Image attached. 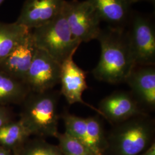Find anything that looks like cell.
Masks as SVG:
<instances>
[{
    "mask_svg": "<svg viewBox=\"0 0 155 155\" xmlns=\"http://www.w3.org/2000/svg\"><path fill=\"white\" fill-rule=\"evenodd\" d=\"M101 45L100 61L93 70L94 77L111 84L124 83L135 66L126 28L108 27L97 38Z\"/></svg>",
    "mask_w": 155,
    "mask_h": 155,
    "instance_id": "obj_1",
    "label": "cell"
},
{
    "mask_svg": "<svg viewBox=\"0 0 155 155\" xmlns=\"http://www.w3.org/2000/svg\"><path fill=\"white\" fill-rule=\"evenodd\" d=\"M106 134L102 155H138L155 141V120L149 114L114 124Z\"/></svg>",
    "mask_w": 155,
    "mask_h": 155,
    "instance_id": "obj_2",
    "label": "cell"
},
{
    "mask_svg": "<svg viewBox=\"0 0 155 155\" xmlns=\"http://www.w3.org/2000/svg\"><path fill=\"white\" fill-rule=\"evenodd\" d=\"M58 91L51 90L42 93L30 92L21 104L20 120L31 135L55 137L58 133L59 115Z\"/></svg>",
    "mask_w": 155,
    "mask_h": 155,
    "instance_id": "obj_3",
    "label": "cell"
},
{
    "mask_svg": "<svg viewBox=\"0 0 155 155\" xmlns=\"http://www.w3.org/2000/svg\"><path fill=\"white\" fill-rule=\"evenodd\" d=\"M37 48L48 53L61 64L75 54L81 43L72 36L63 13L39 28L31 31Z\"/></svg>",
    "mask_w": 155,
    "mask_h": 155,
    "instance_id": "obj_4",
    "label": "cell"
},
{
    "mask_svg": "<svg viewBox=\"0 0 155 155\" xmlns=\"http://www.w3.org/2000/svg\"><path fill=\"white\" fill-rule=\"evenodd\" d=\"M127 27L135 66H155V29L152 21L141 14L132 13Z\"/></svg>",
    "mask_w": 155,
    "mask_h": 155,
    "instance_id": "obj_5",
    "label": "cell"
},
{
    "mask_svg": "<svg viewBox=\"0 0 155 155\" xmlns=\"http://www.w3.org/2000/svg\"><path fill=\"white\" fill-rule=\"evenodd\" d=\"M63 13L72 36L81 43L97 39L101 28L100 16L86 0L65 1Z\"/></svg>",
    "mask_w": 155,
    "mask_h": 155,
    "instance_id": "obj_6",
    "label": "cell"
},
{
    "mask_svg": "<svg viewBox=\"0 0 155 155\" xmlns=\"http://www.w3.org/2000/svg\"><path fill=\"white\" fill-rule=\"evenodd\" d=\"M61 71L60 63L37 48L24 82L31 92L47 91L60 83Z\"/></svg>",
    "mask_w": 155,
    "mask_h": 155,
    "instance_id": "obj_7",
    "label": "cell"
},
{
    "mask_svg": "<svg viewBox=\"0 0 155 155\" xmlns=\"http://www.w3.org/2000/svg\"><path fill=\"white\" fill-rule=\"evenodd\" d=\"M98 109L112 125L134 117L148 114L130 91H117L101 100Z\"/></svg>",
    "mask_w": 155,
    "mask_h": 155,
    "instance_id": "obj_8",
    "label": "cell"
},
{
    "mask_svg": "<svg viewBox=\"0 0 155 155\" xmlns=\"http://www.w3.org/2000/svg\"><path fill=\"white\" fill-rule=\"evenodd\" d=\"M74 54L70 56L61 63L60 93L64 96L68 104H81L93 109L101 116L98 108L82 99L83 92L88 89L86 80V74L74 62Z\"/></svg>",
    "mask_w": 155,
    "mask_h": 155,
    "instance_id": "obj_9",
    "label": "cell"
},
{
    "mask_svg": "<svg viewBox=\"0 0 155 155\" xmlns=\"http://www.w3.org/2000/svg\"><path fill=\"white\" fill-rule=\"evenodd\" d=\"M66 0H25L16 22L30 31L54 20L61 13Z\"/></svg>",
    "mask_w": 155,
    "mask_h": 155,
    "instance_id": "obj_10",
    "label": "cell"
},
{
    "mask_svg": "<svg viewBox=\"0 0 155 155\" xmlns=\"http://www.w3.org/2000/svg\"><path fill=\"white\" fill-rule=\"evenodd\" d=\"M125 83L139 104L148 112L155 108V66H136L128 75Z\"/></svg>",
    "mask_w": 155,
    "mask_h": 155,
    "instance_id": "obj_11",
    "label": "cell"
},
{
    "mask_svg": "<svg viewBox=\"0 0 155 155\" xmlns=\"http://www.w3.org/2000/svg\"><path fill=\"white\" fill-rule=\"evenodd\" d=\"M36 50L31 31L27 36L0 63V71L25 83Z\"/></svg>",
    "mask_w": 155,
    "mask_h": 155,
    "instance_id": "obj_12",
    "label": "cell"
},
{
    "mask_svg": "<svg viewBox=\"0 0 155 155\" xmlns=\"http://www.w3.org/2000/svg\"><path fill=\"white\" fill-rule=\"evenodd\" d=\"M93 6L101 20L110 27L126 28L131 16L133 4L139 0H87Z\"/></svg>",
    "mask_w": 155,
    "mask_h": 155,
    "instance_id": "obj_13",
    "label": "cell"
},
{
    "mask_svg": "<svg viewBox=\"0 0 155 155\" xmlns=\"http://www.w3.org/2000/svg\"><path fill=\"white\" fill-rule=\"evenodd\" d=\"M30 92L25 83L0 71V105H21Z\"/></svg>",
    "mask_w": 155,
    "mask_h": 155,
    "instance_id": "obj_14",
    "label": "cell"
},
{
    "mask_svg": "<svg viewBox=\"0 0 155 155\" xmlns=\"http://www.w3.org/2000/svg\"><path fill=\"white\" fill-rule=\"evenodd\" d=\"M31 31L16 22H0V63L25 39Z\"/></svg>",
    "mask_w": 155,
    "mask_h": 155,
    "instance_id": "obj_15",
    "label": "cell"
},
{
    "mask_svg": "<svg viewBox=\"0 0 155 155\" xmlns=\"http://www.w3.org/2000/svg\"><path fill=\"white\" fill-rule=\"evenodd\" d=\"M31 136L20 120H13L0 128V145L16 151L26 143Z\"/></svg>",
    "mask_w": 155,
    "mask_h": 155,
    "instance_id": "obj_16",
    "label": "cell"
},
{
    "mask_svg": "<svg viewBox=\"0 0 155 155\" xmlns=\"http://www.w3.org/2000/svg\"><path fill=\"white\" fill-rule=\"evenodd\" d=\"M86 118V145L95 155H102L106 145V134L100 115Z\"/></svg>",
    "mask_w": 155,
    "mask_h": 155,
    "instance_id": "obj_17",
    "label": "cell"
},
{
    "mask_svg": "<svg viewBox=\"0 0 155 155\" xmlns=\"http://www.w3.org/2000/svg\"><path fill=\"white\" fill-rule=\"evenodd\" d=\"M55 137L63 155H95L87 146L66 132H58Z\"/></svg>",
    "mask_w": 155,
    "mask_h": 155,
    "instance_id": "obj_18",
    "label": "cell"
},
{
    "mask_svg": "<svg viewBox=\"0 0 155 155\" xmlns=\"http://www.w3.org/2000/svg\"><path fill=\"white\" fill-rule=\"evenodd\" d=\"M14 152L17 155H63L58 145L41 139L27 141L20 149Z\"/></svg>",
    "mask_w": 155,
    "mask_h": 155,
    "instance_id": "obj_19",
    "label": "cell"
},
{
    "mask_svg": "<svg viewBox=\"0 0 155 155\" xmlns=\"http://www.w3.org/2000/svg\"><path fill=\"white\" fill-rule=\"evenodd\" d=\"M61 117L64 123L65 132L86 145L87 129L86 118L77 116L67 111H64Z\"/></svg>",
    "mask_w": 155,
    "mask_h": 155,
    "instance_id": "obj_20",
    "label": "cell"
},
{
    "mask_svg": "<svg viewBox=\"0 0 155 155\" xmlns=\"http://www.w3.org/2000/svg\"><path fill=\"white\" fill-rule=\"evenodd\" d=\"M13 120L11 111L6 106L0 105V128Z\"/></svg>",
    "mask_w": 155,
    "mask_h": 155,
    "instance_id": "obj_21",
    "label": "cell"
},
{
    "mask_svg": "<svg viewBox=\"0 0 155 155\" xmlns=\"http://www.w3.org/2000/svg\"><path fill=\"white\" fill-rule=\"evenodd\" d=\"M138 155H155V141L150 146Z\"/></svg>",
    "mask_w": 155,
    "mask_h": 155,
    "instance_id": "obj_22",
    "label": "cell"
},
{
    "mask_svg": "<svg viewBox=\"0 0 155 155\" xmlns=\"http://www.w3.org/2000/svg\"><path fill=\"white\" fill-rule=\"evenodd\" d=\"M0 155H14V153L12 154V150L0 145Z\"/></svg>",
    "mask_w": 155,
    "mask_h": 155,
    "instance_id": "obj_23",
    "label": "cell"
},
{
    "mask_svg": "<svg viewBox=\"0 0 155 155\" xmlns=\"http://www.w3.org/2000/svg\"><path fill=\"white\" fill-rule=\"evenodd\" d=\"M5 1V0H0V5Z\"/></svg>",
    "mask_w": 155,
    "mask_h": 155,
    "instance_id": "obj_24",
    "label": "cell"
},
{
    "mask_svg": "<svg viewBox=\"0 0 155 155\" xmlns=\"http://www.w3.org/2000/svg\"><path fill=\"white\" fill-rule=\"evenodd\" d=\"M14 155H17L16 153V152H14Z\"/></svg>",
    "mask_w": 155,
    "mask_h": 155,
    "instance_id": "obj_25",
    "label": "cell"
}]
</instances>
